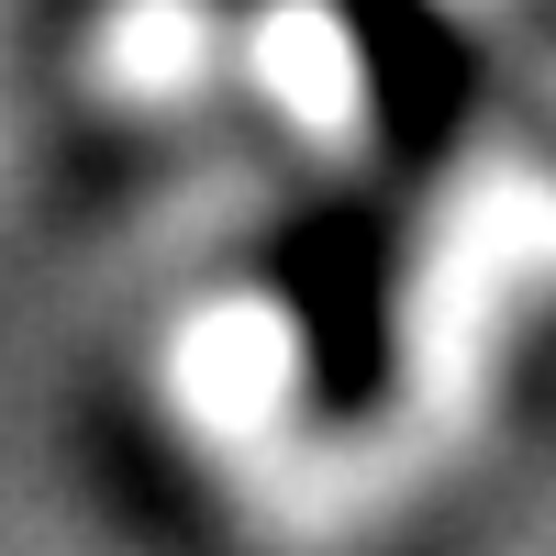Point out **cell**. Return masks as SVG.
I'll use <instances>...</instances> for the list:
<instances>
[{
    "mask_svg": "<svg viewBox=\"0 0 556 556\" xmlns=\"http://www.w3.org/2000/svg\"><path fill=\"white\" fill-rule=\"evenodd\" d=\"M267 290L301 334V390L334 424H367L401 390V235L379 201H301L267 245Z\"/></svg>",
    "mask_w": 556,
    "mask_h": 556,
    "instance_id": "cell-1",
    "label": "cell"
},
{
    "mask_svg": "<svg viewBox=\"0 0 556 556\" xmlns=\"http://www.w3.org/2000/svg\"><path fill=\"white\" fill-rule=\"evenodd\" d=\"M345 56L367 89V134H379L390 178H424L456 134L490 112V56L445 0H334Z\"/></svg>",
    "mask_w": 556,
    "mask_h": 556,
    "instance_id": "cell-2",
    "label": "cell"
},
{
    "mask_svg": "<svg viewBox=\"0 0 556 556\" xmlns=\"http://www.w3.org/2000/svg\"><path fill=\"white\" fill-rule=\"evenodd\" d=\"M534 146H545V167H556V123H534Z\"/></svg>",
    "mask_w": 556,
    "mask_h": 556,
    "instance_id": "cell-3",
    "label": "cell"
},
{
    "mask_svg": "<svg viewBox=\"0 0 556 556\" xmlns=\"http://www.w3.org/2000/svg\"><path fill=\"white\" fill-rule=\"evenodd\" d=\"M534 23H545V34H556V0H534Z\"/></svg>",
    "mask_w": 556,
    "mask_h": 556,
    "instance_id": "cell-4",
    "label": "cell"
}]
</instances>
